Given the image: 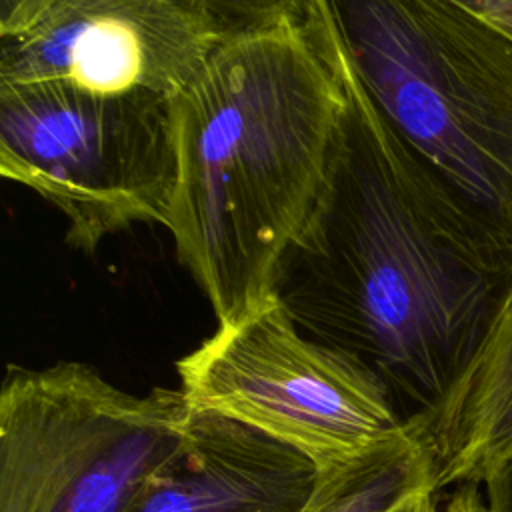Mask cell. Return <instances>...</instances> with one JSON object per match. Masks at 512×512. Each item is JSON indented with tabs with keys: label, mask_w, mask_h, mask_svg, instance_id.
<instances>
[{
	"label": "cell",
	"mask_w": 512,
	"mask_h": 512,
	"mask_svg": "<svg viewBox=\"0 0 512 512\" xmlns=\"http://www.w3.org/2000/svg\"><path fill=\"white\" fill-rule=\"evenodd\" d=\"M14 0H0V8H6V6H10Z\"/></svg>",
	"instance_id": "cell-14"
},
{
	"label": "cell",
	"mask_w": 512,
	"mask_h": 512,
	"mask_svg": "<svg viewBox=\"0 0 512 512\" xmlns=\"http://www.w3.org/2000/svg\"><path fill=\"white\" fill-rule=\"evenodd\" d=\"M438 492L434 460L422 430L408 426L362 456L320 470L298 512H402Z\"/></svg>",
	"instance_id": "cell-10"
},
{
	"label": "cell",
	"mask_w": 512,
	"mask_h": 512,
	"mask_svg": "<svg viewBox=\"0 0 512 512\" xmlns=\"http://www.w3.org/2000/svg\"><path fill=\"white\" fill-rule=\"evenodd\" d=\"M226 34L214 0H14L0 10V82L172 100Z\"/></svg>",
	"instance_id": "cell-7"
},
{
	"label": "cell",
	"mask_w": 512,
	"mask_h": 512,
	"mask_svg": "<svg viewBox=\"0 0 512 512\" xmlns=\"http://www.w3.org/2000/svg\"><path fill=\"white\" fill-rule=\"evenodd\" d=\"M482 482L468 480L456 484V490L446 500H438V492L424 494L410 502L402 512H488L486 496L480 490Z\"/></svg>",
	"instance_id": "cell-11"
},
{
	"label": "cell",
	"mask_w": 512,
	"mask_h": 512,
	"mask_svg": "<svg viewBox=\"0 0 512 512\" xmlns=\"http://www.w3.org/2000/svg\"><path fill=\"white\" fill-rule=\"evenodd\" d=\"M176 370L194 414L256 430L302 454L316 472L346 464L410 426L374 372L304 336L276 298L218 324Z\"/></svg>",
	"instance_id": "cell-6"
},
{
	"label": "cell",
	"mask_w": 512,
	"mask_h": 512,
	"mask_svg": "<svg viewBox=\"0 0 512 512\" xmlns=\"http://www.w3.org/2000/svg\"><path fill=\"white\" fill-rule=\"evenodd\" d=\"M0 172L54 206L68 246L86 254L138 224L168 226L172 100L60 80L0 82Z\"/></svg>",
	"instance_id": "cell-5"
},
{
	"label": "cell",
	"mask_w": 512,
	"mask_h": 512,
	"mask_svg": "<svg viewBox=\"0 0 512 512\" xmlns=\"http://www.w3.org/2000/svg\"><path fill=\"white\" fill-rule=\"evenodd\" d=\"M398 140L512 244V34L460 0H306Z\"/></svg>",
	"instance_id": "cell-3"
},
{
	"label": "cell",
	"mask_w": 512,
	"mask_h": 512,
	"mask_svg": "<svg viewBox=\"0 0 512 512\" xmlns=\"http://www.w3.org/2000/svg\"><path fill=\"white\" fill-rule=\"evenodd\" d=\"M316 468L292 448L214 414H196L194 440L130 512H298Z\"/></svg>",
	"instance_id": "cell-8"
},
{
	"label": "cell",
	"mask_w": 512,
	"mask_h": 512,
	"mask_svg": "<svg viewBox=\"0 0 512 512\" xmlns=\"http://www.w3.org/2000/svg\"><path fill=\"white\" fill-rule=\"evenodd\" d=\"M436 490L476 480L512 450V290L476 364L424 430Z\"/></svg>",
	"instance_id": "cell-9"
},
{
	"label": "cell",
	"mask_w": 512,
	"mask_h": 512,
	"mask_svg": "<svg viewBox=\"0 0 512 512\" xmlns=\"http://www.w3.org/2000/svg\"><path fill=\"white\" fill-rule=\"evenodd\" d=\"M180 388L132 394L94 366H10L0 390V512H130L188 452Z\"/></svg>",
	"instance_id": "cell-4"
},
{
	"label": "cell",
	"mask_w": 512,
	"mask_h": 512,
	"mask_svg": "<svg viewBox=\"0 0 512 512\" xmlns=\"http://www.w3.org/2000/svg\"><path fill=\"white\" fill-rule=\"evenodd\" d=\"M346 94L302 16L230 32L172 98L168 230L218 324L274 298L326 188Z\"/></svg>",
	"instance_id": "cell-2"
},
{
	"label": "cell",
	"mask_w": 512,
	"mask_h": 512,
	"mask_svg": "<svg viewBox=\"0 0 512 512\" xmlns=\"http://www.w3.org/2000/svg\"><path fill=\"white\" fill-rule=\"evenodd\" d=\"M462 4H466V6H470V8H476V0H460Z\"/></svg>",
	"instance_id": "cell-13"
},
{
	"label": "cell",
	"mask_w": 512,
	"mask_h": 512,
	"mask_svg": "<svg viewBox=\"0 0 512 512\" xmlns=\"http://www.w3.org/2000/svg\"><path fill=\"white\" fill-rule=\"evenodd\" d=\"M302 20L346 108L326 188L274 298L304 336L374 372L424 432L488 342L512 290V244L398 140L306 0Z\"/></svg>",
	"instance_id": "cell-1"
},
{
	"label": "cell",
	"mask_w": 512,
	"mask_h": 512,
	"mask_svg": "<svg viewBox=\"0 0 512 512\" xmlns=\"http://www.w3.org/2000/svg\"><path fill=\"white\" fill-rule=\"evenodd\" d=\"M488 512H512V450L498 456L482 474Z\"/></svg>",
	"instance_id": "cell-12"
}]
</instances>
